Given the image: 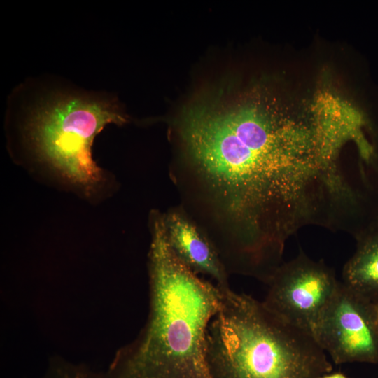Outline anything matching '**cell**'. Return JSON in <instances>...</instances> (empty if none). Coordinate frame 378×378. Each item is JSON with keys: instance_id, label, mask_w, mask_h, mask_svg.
Returning <instances> with one entry per match:
<instances>
[{"instance_id": "obj_8", "label": "cell", "mask_w": 378, "mask_h": 378, "mask_svg": "<svg viewBox=\"0 0 378 378\" xmlns=\"http://www.w3.org/2000/svg\"><path fill=\"white\" fill-rule=\"evenodd\" d=\"M343 283L368 300L378 302V232L360 239L346 262Z\"/></svg>"}, {"instance_id": "obj_4", "label": "cell", "mask_w": 378, "mask_h": 378, "mask_svg": "<svg viewBox=\"0 0 378 378\" xmlns=\"http://www.w3.org/2000/svg\"><path fill=\"white\" fill-rule=\"evenodd\" d=\"M10 98L9 106L20 112L23 136L34 155L86 192L96 190L104 176L92 158L94 140L106 125L127 121L116 99L30 81Z\"/></svg>"}, {"instance_id": "obj_3", "label": "cell", "mask_w": 378, "mask_h": 378, "mask_svg": "<svg viewBox=\"0 0 378 378\" xmlns=\"http://www.w3.org/2000/svg\"><path fill=\"white\" fill-rule=\"evenodd\" d=\"M219 288L220 307L206 336L210 378H320L332 372L311 334L262 302Z\"/></svg>"}, {"instance_id": "obj_11", "label": "cell", "mask_w": 378, "mask_h": 378, "mask_svg": "<svg viewBox=\"0 0 378 378\" xmlns=\"http://www.w3.org/2000/svg\"><path fill=\"white\" fill-rule=\"evenodd\" d=\"M374 311H375L377 317L378 318V302H376V303H374Z\"/></svg>"}, {"instance_id": "obj_2", "label": "cell", "mask_w": 378, "mask_h": 378, "mask_svg": "<svg viewBox=\"0 0 378 378\" xmlns=\"http://www.w3.org/2000/svg\"><path fill=\"white\" fill-rule=\"evenodd\" d=\"M149 284L147 322L116 353L104 377L210 378L206 336L220 307V289L175 256L162 220L153 223Z\"/></svg>"}, {"instance_id": "obj_10", "label": "cell", "mask_w": 378, "mask_h": 378, "mask_svg": "<svg viewBox=\"0 0 378 378\" xmlns=\"http://www.w3.org/2000/svg\"><path fill=\"white\" fill-rule=\"evenodd\" d=\"M320 378H349L342 372H329L323 374Z\"/></svg>"}, {"instance_id": "obj_1", "label": "cell", "mask_w": 378, "mask_h": 378, "mask_svg": "<svg viewBox=\"0 0 378 378\" xmlns=\"http://www.w3.org/2000/svg\"><path fill=\"white\" fill-rule=\"evenodd\" d=\"M316 92L294 102L255 86L199 102L180 119L190 169L226 227L217 245L238 262L270 261L300 229L354 200L339 165L356 138L354 109Z\"/></svg>"}, {"instance_id": "obj_6", "label": "cell", "mask_w": 378, "mask_h": 378, "mask_svg": "<svg viewBox=\"0 0 378 378\" xmlns=\"http://www.w3.org/2000/svg\"><path fill=\"white\" fill-rule=\"evenodd\" d=\"M339 283L324 262L300 253L276 269L262 302L282 319L312 335Z\"/></svg>"}, {"instance_id": "obj_5", "label": "cell", "mask_w": 378, "mask_h": 378, "mask_svg": "<svg viewBox=\"0 0 378 378\" xmlns=\"http://www.w3.org/2000/svg\"><path fill=\"white\" fill-rule=\"evenodd\" d=\"M313 337L336 364L378 363V318L374 303L343 282L322 312Z\"/></svg>"}, {"instance_id": "obj_7", "label": "cell", "mask_w": 378, "mask_h": 378, "mask_svg": "<svg viewBox=\"0 0 378 378\" xmlns=\"http://www.w3.org/2000/svg\"><path fill=\"white\" fill-rule=\"evenodd\" d=\"M169 246L175 256L195 274L207 275L228 288V272L211 240L182 211L164 216Z\"/></svg>"}, {"instance_id": "obj_9", "label": "cell", "mask_w": 378, "mask_h": 378, "mask_svg": "<svg viewBox=\"0 0 378 378\" xmlns=\"http://www.w3.org/2000/svg\"><path fill=\"white\" fill-rule=\"evenodd\" d=\"M41 378H105L83 364H75L61 358H53Z\"/></svg>"}]
</instances>
